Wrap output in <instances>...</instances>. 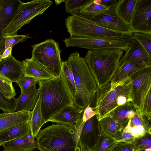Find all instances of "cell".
<instances>
[{"mask_svg": "<svg viewBox=\"0 0 151 151\" xmlns=\"http://www.w3.org/2000/svg\"><path fill=\"white\" fill-rule=\"evenodd\" d=\"M42 112L46 123L73 101L61 72L58 77L38 83Z\"/></svg>", "mask_w": 151, "mask_h": 151, "instance_id": "1", "label": "cell"}, {"mask_svg": "<svg viewBox=\"0 0 151 151\" xmlns=\"http://www.w3.org/2000/svg\"><path fill=\"white\" fill-rule=\"evenodd\" d=\"M80 132L65 125L52 124L40 131L37 148L40 151H80Z\"/></svg>", "mask_w": 151, "mask_h": 151, "instance_id": "2", "label": "cell"}, {"mask_svg": "<svg viewBox=\"0 0 151 151\" xmlns=\"http://www.w3.org/2000/svg\"><path fill=\"white\" fill-rule=\"evenodd\" d=\"M123 53L119 49L88 51L84 59L99 89L110 82L120 65Z\"/></svg>", "mask_w": 151, "mask_h": 151, "instance_id": "3", "label": "cell"}, {"mask_svg": "<svg viewBox=\"0 0 151 151\" xmlns=\"http://www.w3.org/2000/svg\"><path fill=\"white\" fill-rule=\"evenodd\" d=\"M66 62L73 73L76 88L73 104L84 109L98 89L96 83L84 58L78 52L70 54Z\"/></svg>", "mask_w": 151, "mask_h": 151, "instance_id": "4", "label": "cell"}, {"mask_svg": "<svg viewBox=\"0 0 151 151\" xmlns=\"http://www.w3.org/2000/svg\"><path fill=\"white\" fill-rule=\"evenodd\" d=\"M132 83L129 76L118 83L110 82L99 89L96 109L99 120L117 107L132 103Z\"/></svg>", "mask_w": 151, "mask_h": 151, "instance_id": "5", "label": "cell"}, {"mask_svg": "<svg viewBox=\"0 0 151 151\" xmlns=\"http://www.w3.org/2000/svg\"><path fill=\"white\" fill-rule=\"evenodd\" d=\"M65 21L70 36L133 39L132 33L115 31L105 28L97 25L88 18L71 15L67 17Z\"/></svg>", "mask_w": 151, "mask_h": 151, "instance_id": "6", "label": "cell"}, {"mask_svg": "<svg viewBox=\"0 0 151 151\" xmlns=\"http://www.w3.org/2000/svg\"><path fill=\"white\" fill-rule=\"evenodd\" d=\"M53 3L50 0L22 2L11 20L2 31L3 36L17 34L18 31L36 16L42 14Z\"/></svg>", "mask_w": 151, "mask_h": 151, "instance_id": "7", "label": "cell"}, {"mask_svg": "<svg viewBox=\"0 0 151 151\" xmlns=\"http://www.w3.org/2000/svg\"><path fill=\"white\" fill-rule=\"evenodd\" d=\"M32 58L45 67L55 77L60 75L62 66L59 43L52 39L32 46Z\"/></svg>", "mask_w": 151, "mask_h": 151, "instance_id": "8", "label": "cell"}, {"mask_svg": "<svg viewBox=\"0 0 151 151\" xmlns=\"http://www.w3.org/2000/svg\"><path fill=\"white\" fill-rule=\"evenodd\" d=\"M132 39L116 38L86 37L72 36L63 40L66 47H76L89 50L119 49L126 52Z\"/></svg>", "mask_w": 151, "mask_h": 151, "instance_id": "9", "label": "cell"}, {"mask_svg": "<svg viewBox=\"0 0 151 151\" xmlns=\"http://www.w3.org/2000/svg\"><path fill=\"white\" fill-rule=\"evenodd\" d=\"M130 77L132 81V103L141 111L145 98L151 89V65L136 72Z\"/></svg>", "mask_w": 151, "mask_h": 151, "instance_id": "10", "label": "cell"}, {"mask_svg": "<svg viewBox=\"0 0 151 151\" xmlns=\"http://www.w3.org/2000/svg\"><path fill=\"white\" fill-rule=\"evenodd\" d=\"M129 24L132 33L151 35V0H137Z\"/></svg>", "mask_w": 151, "mask_h": 151, "instance_id": "11", "label": "cell"}, {"mask_svg": "<svg viewBox=\"0 0 151 151\" xmlns=\"http://www.w3.org/2000/svg\"><path fill=\"white\" fill-rule=\"evenodd\" d=\"M84 109H79L73 104L69 105L52 118L49 122L69 126L79 132L83 123V117Z\"/></svg>", "mask_w": 151, "mask_h": 151, "instance_id": "12", "label": "cell"}, {"mask_svg": "<svg viewBox=\"0 0 151 151\" xmlns=\"http://www.w3.org/2000/svg\"><path fill=\"white\" fill-rule=\"evenodd\" d=\"M115 6L112 7L107 12L97 17L88 18L97 25L109 30L132 33L129 24L124 21L117 14L115 10Z\"/></svg>", "mask_w": 151, "mask_h": 151, "instance_id": "13", "label": "cell"}, {"mask_svg": "<svg viewBox=\"0 0 151 151\" xmlns=\"http://www.w3.org/2000/svg\"><path fill=\"white\" fill-rule=\"evenodd\" d=\"M100 131L99 120L96 114L83 122L79 133V142L91 149Z\"/></svg>", "mask_w": 151, "mask_h": 151, "instance_id": "14", "label": "cell"}, {"mask_svg": "<svg viewBox=\"0 0 151 151\" xmlns=\"http://www.w3.org/2000/svg\"><path fill=\"white\" fill-rule=\"evenodd\" d=\"M128 60L145 66L151 65V57L142 45L133 39L130 41L128 49L123 55L120 64Z\"/></svg>", "mask_w": 151, "mask_h": 151, "instance_id": "15", "label": "cell"}, {"mask_svg": "<svg viewBox=\"0 0 151 151\" xmlns=\"http://www.w3.org/2000/svg\"><path fill=\"white\" fill-rule=\"evenodd\" d=\"M151 120L139 109L136 108L134 116L129 120L124 129L130 132L135 138L146 133L151 134Z\"/></svg>", "mask_w": 151, "mask_h": 151, "instance_id": "16", "label": "cell"}, {"mask_svg": "<svg viewBox=\"0 0 151 151\" xmlns=\"http://www.w3.org/2000/svg\"><path fill=\"white\" fill-rule=\"evenodd\" d=\"M0 73L12 83H16L24 75L23 63L12 55L0 62Z\"/></svg>", "mask_w": 151, "mask_h": 151, "instance_id": "17", "label": "cell"}, {"mask_svg": "<svg viewBox=\"0 0 151 151\" xmlns=\"http://www.w3.org/2000/svg\"><path fill=\"white\" fill-rule=\"evenodd\" d=\"M22 63L24 75L41 81L55 77L47 68L32 58L25 59Z\"/></svg>", "mask_w": 151, "mask_h": 151, "instance_id": "18", "label": "cell"}, {"mask_svg": "<svg viewBox=\"0 0 151 151\" xmlns=\"http://www.w3.org/2000/svg\"><path fill=\"white\" fill-rule=\"evenodd\" d=\"M31 111H21L12 113L0 118V133L19 124L30 122Z\"/></svg>", "mask_w": 151, "mask_h": 151, "instance_id": "19", "label": "cell"}, {"mask_svg": "<svg viewBox=\"0 0 151 151\" xmlns=\"http://www.w3.org/2000/svg\"><path fill=\"white\" fill-rule=\"evenodd\" d=\"M36 85L16 99V111H31L33 109L39 97L38 89Z\"/></svg>", "mask_w": 151, "mask_h": 151, "instance_id": "20", "label": "cell"}, {"mask_svg": "<svg viewBox=\"0 0 151 151\" xmlns=\"http://www.w3.org/2000/svg\"><path fill=\"white\" fill-rule=\"evenodd\" d=\"M136 109L132 103L126 104L116 108L108 116L112 117L124 129L134 116Z\"/></svg>", "mask_w": 151, "mask_h": 151, "instance_id": "21", "label": "cell"}, {"mask_svg": "<svg viewBox=\"0 0 151 151\" xmlns=\"http://www.w3.org/2000/svg\"><path fill=\"white\" fill-rule=\"evenodd\" d=\"M147 66L131 60L125 61L120 64L110 82L113 83L120 82L134 73Z\"/></svg>", "mask_w": 151, "mask_h": 151, "instance_id": "22", "label": "cell"}, {"mask_svg": "<svg viewBox=\"0 0 151 151\" xmlns=\"http://www.w3.org/2000/svg\"><path fill=\"white\" fill-rule=\"evenodd\" d=\"M2 145L11 151H33L37 148L36 140L31 134L4 143Z\"/></svg>", "mask_w": 151, "mask_h": 151, "instance_id": "23", "label": "cell"}, {"mask_svg": "<svg viewBox=\"0 0 151 151\" xmlns=\"http://www.w3.org/2000/svg\"><path fill=\"white\" fill-rule=\"evenodd\" d=\"M112 7L97 4L94 0H90L89 2L80 10L71 14L86 18H94L106 13Z\"/></svg>", "mask_w": 151, "mask_h": 151, "instance_id": "24", "label": "cell"}, {"mask_svg": "<svg viewBox=\"0 0 151 151\" xmlns=\"http://www.w3.org/2000/svg\"><path fill=\"white\" fill-rule=\"evenodd\" d=\"M30 134V122H29L18 125L0 133V143L3 144Z\"/></svg>", "mask_w": 151, "mask_h": 151, "instance_id": "25", "label": "cell"}, {"mask_svg": "<svg viewBox=\"0 0 151 151\" xmlns=\"http://www.w3.org/2000/svg\"><path fill=\"white\" fill-rule=\"evenodd\" d=\"M31 112V133L32 137L35 138L40 131L41 127L46 123L42 114L41 99L39 96L34 109Z\"/></svg>", "mask_w": 151, "mask_h": 151, "instance_id": "26", "label": "cell"}, {"mask_svg": "<svg viewBox=\"0 0 151 151\" xmlns=\"http://www.w3.org/2000/svg\"><path fill=\"white\" fill-rule=\"evenodd\" d=\"M137 1V0H120L115 6V10L117 14L129 24Z\"/></svg>", "mask_w": 151, "mask_h": 151, "instance_id": "27", "label": "cell"}, {"mask_svg": "<svg viewBox=\"0 0 151 151\" xmlns=\"http://www.w3.org/2000/svg\"><path fill=\"white\" fill-rule=\"evenodd\" d=\"M100 131L114 138L122 131L123 128L111 116H108L99 120Z\"/></svg>", "mask_w": 151, "mask_h": 151, "instance_id": "28", "label": "cell"}, {"mask_svg": "<svg viewBox=\"0 0 151 151\" xmlns=\"http://www.w3.org/2000/svg\"><path fill=\"white\" fill-rule=\"evenodd\" d=\"M114 139L100 131L92 151H113L117 145Z\"/></svg>", "mask_w": 151, "mask_h": 151, "instance_id": "29", "label": "cell"}, {"mask_svg": "<svg viewBox=\"0 0 151 151\" xmlns=\"http://www.w3.org/2000/svg\"><path fill=\"white\" fill-rule=\"evenodd\" d=\"M31 37L29 34L17 35V34L4 37L0 41V56L6 49L13 47L16 44L26 40Z\"/></svg>", "mask_w": 151, "mask_h": 151, "instance_id": "30", "label": "cell"}, {"mask_svg": "<svg viewBox=\"0 0 151 151\" xmlns=\"http://www.w3.org/2000/svg\"><path fill=\"white\" fill-rule=\"evenodd\" d=\"M65 82L73 100L76 93V88L73 73L66 61L62 62V70Z\"/></svg>", "mask_w": 151, "mask_h": 151, "instance_id": "31", "label": "cell"}, {"mask_svg": "<svg viewBox=\"0 0 151 151\" xmlns=\"http://www.w3.org/2000/svg\"><path fill=\"white\" fill-rule=\"evenodd\" d=\"M0 92L6 98L10 100L15 97L16 93L12 82L0 73Z\"/></svg>", "mask_w": 151, "mask_h": 151, "instance_id": "32", "label": "cell"}, {"mask_svg": "<svg viewBox=\"0 0 151 151\" xmlns=\"http://www.w3.org/2000/svg\"><path fill=\"white\" fill-rule=\"evenodd\" d=\"M132 144L134 149L144 151H151V134L146 133L135 138Z\"/></svg>", "mask_w": 151, "mask_h": 151, "instance_id": "33", "label": "cell"}, {"mask_svg": "<svg viewBox=\"0 0 151 151\" xmlns=\"http://www.w3.org/2000/svg\"><path fill=\"white\" fill-rule=\"evenodd\" d=\"M41 81L34 78L24 75L16 82L20 87L22 95L29 91L34 86Z\"/></svg>", "mask_w": 151, "mask_h": 151, "instance_id": "34", "label": "cell"}, {"mask_svg": "<svg viewBox=\"0 0 151 151\" xmlns=\"http://www.w3.org/2000/svg\"><path fill=\"white\" fill-rule=\"evenodd\" d=\"M20 1L2 0L1 8L0 13L3 12L5 16H9L12 14L14 15L21 4Z\"/></svg>", "mask_w": 151, "mask_h": 151, "instance_id": "35", "label": "cell"}, {"mask_svg": "<svg viewBox=\"0 0 151 151\" xmlns=\"http://www.w3.org/2000/svg\"><path fill=\"white\" fill-rule=\"evenodd\" d=\"M90 0H66L64 2L66 12L70 14L78 11L84 7Z\"/></svg>", "mask_w": 151, "mask_h": 151, "instance_id": "36", "label": "cell"}, {"mask_svg": "<svg viewBox=\"0 0 151 151\" xmlns=\"http://www.w3.org/2000/svg\"><path fill=\"white\" fill-rule=\"evenodd\" d=\"M132 38L142 45L151 57V35L143 33H133Z\"/></svg>", "mask_w": 151, "mask_h": 151, "instance_id": "37", "label": "cell"}, {"mask_svg": "<svg viewBox=\"0 0 151 151\" xmlns=\"http://www.w3.org/2000/svg\"><path fill=\"white\" fill-rule=\"evenodd\" d=\"M16 98L15 97L10 100L5 98L0 92V109L4 113H12L16 112Z\"/></svg>", "mask_w": 151, "mask_h": 151, "instance_id": "38", "label": "cell"}, {"mask_svg": "<svg viewBox=\"0 0 151 151\" xmlns=\"http://www.w3.org/2000/svg\"><path fill=\"white\" fill-rule=\"evenodd\" d=\"M151 90L150 89L144 100L141 110L142 113L151 120Z\"/></svg>", "mask_w": 151, "mask_h": 151, "instance_id": "39", "label": "cell"}, {"mask_svg": "<svg viewBox=\"0 0 151 151\" xmlns=\"http://www.w3.org/2000/svg\"><path fill=\"white\" fill-rule=\"evenodd\" d=\"M135 138L129 132L124 129L118 133L114 139L117 142H120L132 143Z\"/></svg>", "mask_w": 151, "mask_h": 151, "instance_id": "40", "label": "cell"}, {"mask_svg": "<svg viewBox=\"0 0 151 151\" xmlns=\"http://www.w3.org/2000/svg\"><path fill=\"white\" fill-rule=\"evenodd\" d=\"M134 149L132 143L120 142H117L113 151H133Z\"/></svg>", "mask_w": 151, "mask_h": 151, "instance_id": "41", "label": "cell"}, {"mask_svg": "<svg viewBox=\"0 0 151 151\" xmlns=\"http://www.w3.org/2000/svg\"><path fill=\"white\" fill-rule=\"evenodd\" d=\"M96 114H97L96 109L88 105L84 111L83 117V122H86Z\"/></svg>", "mask_w": 151, "mask_h": 151, "instance_id": "42", "label": "cell"}, {"mask_svg": "<svg viewBox=\"0 0 151 151\" xmlns=\"http://www.w3.org/2000/svg\"><path fill=\"white\" fill-rule=\"evenodd\" d=\"M94 2L97 4H102L108 6H115L118 0H96Z\"/></svg>", "mask_w": 151, "mask_h": 151, "instance_id": "43", "label": "cell"}, {"mask_svg": "<svg viewBox=\"0 0 151 151\" xmlns=\"http://www.w3.org/2000/svg\"><path fill=\"white\" fill-rule=\"evenodd\" d=\"M12 48V47H11L5 50L0 56V62L1 61L3 60L10 57L11 56Z\"/></svg>", "mask_w": 151, "mask_h": 151, "instance_id": "44", "label": "cell"}, {"mask_svg": "<svg viewBox=\"0 0 151 151\" xmlns=\"http://www.w3.org/2000/svg\"><path fill=\"white\" fill-rule=\"evenodd\" d=\"M80 151H92L91 149L88 146L83 145L78 142Z\"/></svg>", "mask_w": 151, "mask_h": 151, "instance_id": "45", "label": "cell"}, {"mask_svg": "<svg viewBox=\"0 0 151 151\" xmlns=\"http://www.w3.org/2000/svg\"><path fill=\"white\" fill-rule=\"evenodd\" d=\"M11 113H1L0 114V118H1L2 117L6 116L10 114Z\"/></svg>", "mask_w": 151, "mask_h": 151, "instance_id": "46", "label": "cell"}, {"mask_svg": "<svg viewBox=\"0 0 151 151\" xmlns=\"http://www.w3.org/2000/svg\"><path fill=\"white\" fill-rule=\"evenodd\" d=\"M56 4H59L62 2H64L65 0H55Z\"/></svg>", "mask_w": 151, "mask_h": 151, "instance_id": "47", "label": "cell"}, {"mask_svg": "<svg viewBox=\"0 0 151 151\" xmlns=\"http://www.w3.org/2000/svg\"><path fill=\"white\" fill-rule=\"evenodd\" d=\"M3 151H11L5 148L4 147V149H3Z\"/></svg>", "mask_w": 151, "mask_h": 151, "instance_id": "48", "label": "cell"}, {"mask_svg": "<svg viewBox=\"0 0 151 151\" xmlns=\"http://www.w3.org/2000/svg\"><path fill=\"white\" fill-rule=\"evenodd\" d=\"M1 0H0V12L1 11Z\"/></svg>", "mask_w": 151, "mask_h": 151, "instance_id": "49", "label": "cell"}, {"mask_svg": "<svg viewBox=\"0 0 151 151\" xmlns=\"http://www.w3.org/2000/svg\"><path fill=\"white\" fill-rule=\"evenodd\" d=\"M133 151H143L142 150H137V149H134L133 150Z\"/></svg>", "mask_w": 151, "mask_h": 151, "instance_id": "50", "label": "cell"}, {"mask_svg": "<svg viewBox=\"0 0 151 151\" xmlns=\"http://www.w3.org/2000/svg\"><path fill=\"white\" fill-rule=\"evenodd\" d=\"M2 144L0 143V147L2 145Z\"/></svg>", "mask_w": 151, "mask_h": 151, "instance_id": "51", "label": "cell"}, {"mask_svg": "<svg viewBox=\"0 0 151 151\" xmlns=\"http://www.w3.org/2000/svg\"><path fill=\"white\" fill-rule=\"evenodd\" d=\"M1 21V18L0 17V21Z\"/></svg>", "mask_w": 151, "mask_h": 151, "instance_id": "52", "label": "cell"}]
</instances>
